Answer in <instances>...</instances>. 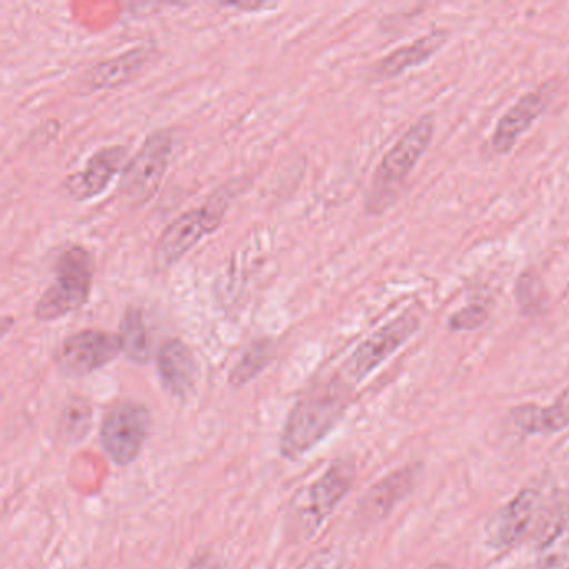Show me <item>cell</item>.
I'll return each instance as SVG.
<instances>
[{"label":"cell","instance_id":"6da1fadb","mask_svg":"<svg viewBox=\"0 0 569 569\" xmlns=\"http://www.w3.org/2000/svg\"><path fill=\"white\" fill-rule=\"evenodd\" d=\"M345 386L325 382L306 392L289 412L281 435L284 458L298 459L328 436L346 408Z\"/></svg>","mask_w":569,"mask_h":569},{"label":"cell","instance_id":"7a4b0ae2","mask_svg":"<svg viewBox=\"0 0 569 569\" xmlns=\"http://www.w3.org/2000/svg\"><path fill=\"white\" fill-rule=\"evenodd\" d=\"M432 136H435V122L431 116H425L418 119L386 152L376 169L371 191L366 202V208L371 214H378L391 204L406 179L415 171L416 166L431 146Z\"/></svg>","mask_w":569,"mask_h":569},{"label":"cell","instance_id":"3957f363","mask_svg":"<svg viewBox=\"0 0 569 569\" xmlns=\"http://www.w3.org/2000/svg\"><path fill=\"white\" fill-rule=\"evenodd\" d=\"M56 281L46 289L34 308L38 321H58L78 311L91 296L94 259L84 246L72 244L56 261Z\"/></svg>","mask_w":569,"mask_h":569},{"label":"cell","instance_id":"277c9868","mask_svg":"<svg viewBox=\"0 0 569 569\" xmlns=\"http://www.w3.org/2000/svg\"><path fill=\"white\" fill-rule=\"evenodd\" d=\"M171 154V132L156 131L146 138L134 158L126 164L124 171H122L119 192L124 202L132 208H141L151 202L164 181Z\"/></svg>","mask_w":569,"mask_h":569},{"label":"cell","instance_id":"5b68a950","mask_svg":"<svg viewBox=\"0 0 569 569\" xmlns=\"http://www.w3.org/2000/svg\"><path fill=\"white\" fill-rule=\"evenodd\" d=\"M228 209V199L212 198L199 208L189 209L176 218L159 238L154 261L159 269H168L181 261L206 236L221 226Z\"/></svg>","mask_w":569,"mask_h":569},{"label":"cell","instance_id":"8992f818","mask_svg":"<svg viewBox=\"0 0 569 569\" xmlns=\"http://www.w3.org/2000/svg\"><path fill=\"white\" fill-rule=\"evenodd\" d=\"M355 481V466L336 461L306 489L296 506V519L302 536H312L332 515Z\"/></svg>","mask_w":569,"mask_h":569},{"label":"cell","instance_id":"52a82bcc","mask_svg":"<svg viewBox=\"0 0 569 569\" xmlns=\"http://www.w3.org/2000/svg\"><path fill=\"white\" fill-rule=\"evenodd\" d=\"M151 428V415L142 405L121 402L106 415L101 445L118 466H128L141 455Z\"/></svg>","mask_w":569,"mask_h":569},{"label":"cell","instance_id":"ba28073f","mask_svg":"<svg viewBox=\"0 0 569 569\" xmlns=\"http://www.w3.org/2000/svg\"><path fill=\"white\" fill-rule=\"evenodd\" d=\"M419 329L418 316L405 312L388 325L372 332L365 342L358 346L346 362V372L351 381L359 382L368 378L382 362L388 361L398 349H401Z\"/></svg>","mask_w":569,"mask_h":569},{"label":"cell","instance_id":"9c48e42d","mask_svg":"<svg viewBox=\"0 0 569 569\" xmlns=\"http://www.w3.org/2000/svg\"><path fill=\"white\" fill-rule=\"evenodd\" d=\"M122 352L121 338L101 329H84L59 346L56 362L64 375L86 376L104 368Z\"/></svg>","mask_w":569,"mask_h":569},{"label":"cell","instance_id":"30bf717a","mask_svg":"<svg viewBox=\"0 0 569 569\" xmlns=\"http://www.w3.org/2000/svg\"><path fill=\"white\" fill-rule=\"evenodd\" d=\"M541 515V496L536 489H525L502 506L488 526L489 545L498 549L518 545Z\"/></svg>","mask_w":569,"mask_h":569},{"label":"cell","instance_id":"8fae6325","mask_svg":"<svg viewBox=\"0 0 569 569\" xmlns=\"http://www.w3.org/2000/svg\"><path fill=\"white\" fill-rule=\"evenodd\" d=\"M126 161H128L126 148L106 146L88 159L81 171L66 179V191L76 201L84 202L98 198L121 172Z\"/></svg>","mask_w":569,"mask_h":569},{"label":"cell","instance_id":"7c38bea8","mask_svg":"<svg viewBox=\"0 0 569 569\" xmlns=\"http://www.w3.org/2000/svg\"><path fill=\"white\" fill-rule=\"evenodd\" d=\"M158 369L162 382L176 398H188L199 378L198 359L181 339H168L159 349Z\"/></svg>","mask_w":569,"mask_h":569},{"label":"cell","instance_id":"4fadbf2b","mask_svg":"<svg viewBox=\"0 0 569 569\" xmlns=\"http://www.w3.org/2000/svg\"><path fill=\"white\" fill-rule=\"evenodd\" d=\"M545 111V96L541 92H528L522 96L496 126L491 148L496 154H508L532 122Z\"/></svg>","mask_w":569,"mask_h":569},{"label":"cell","instance_id":"5bb4252c","mask_svg":"<svg viewBox=\"0 0 569 569\" xmlns=\"http://www.w3.org/2000/svg\"><path fill=\"white\" fill-rule=\"evenodd\" d=\"M151 56L152 51L148 46H139L108 61H102L89 74V84L94 91H106V89L109 91V89L128 84L144 69Z\"/></svg>","mask_w":569,"mask_h":569},{"label":"cell","instance_id":"9a60e30c","mask_svg":"<svg viewBox=\"0 0 569 569\" xmlns=\"http://www.w3.org/2000/svg\"><path fill=\"white\" fill-rule=\"evenodd\" d=\"M445 42L446 34L441 31L422 36V38L416 39L411 44L396 49L395 52L381 59V61L376 64V72H378L381 78H396V76L402 74V72L408 71V69L425 64L426 61H429V59L445 46Z\"/></svg>","mask_w":569,"mask_h":569},{"label":"cell","instance_id":"2e32d148","mask_svg":"<svg viewBox=\"0 0 569 569\" xmlns=\"http://www.w3.org/2000/svg\"><path fill=\"white\" fill-rule=\"evenodd\" d=\"M515 422L528 435H555L569 425V388L548 408L521 406L515 411Z\"/></svg>","mask_w":569,"mask_h":569},{"label":"cell","instance_id":"e0dca14e","mask_svg":"<svg viewBox=\"0 0 569 569\" xmlns=\"http://www.w3.org/2000/svg\"><path fill=\"white\" fill-rule=\"evenodd\" d=\"M415 475L411 468L399 469L372 486L371 491L362 499V515L375 519L388 515L396 502L405 498L415 481Z\"/></svg>","mask_w":569,"mask_h":569},{"label":"cell","instance_id":"ac0fdd59","mask_svg":"<svg viewBox=\"0 0 569 569\" xmlns=\"http://www.w3.org/2000/svg\"><path fill=\"white\" fill-rule=\"evenodd\" d=\"M119 338H121L122 352L126 358L138 365H146L151 358V342H149L148 328H146L144 315L141 309H126L119 326Z\"/></svg>","mask_w":569,"mask_h":569},{"label":"cell","instance_id":"d6986e66","mask_svg":"<svg viewBox=\"0 0 569 569\" xmlns=\"http://www.w3.org/2000/svg\"><path fill=\"white\" fill-rule=\"evenodd\" d=\"M274 349L272 339L261 338L252 341L232 368L231 375H229V385L234 386V388H242L252 379L258 378L271 362Z\"/></svg>","mask_w":569,"mask_h":569},{"label":"cell","instance_id":"ffe728a7","mask_svg":"<svg viewBox=\"0 0 569 569\" xmlns=\"http://www.w3.org/2000/svg\"><path fill=\"white\" fill-rule=\"evenodd\" d=\"M92 426V408L84 398L72 396L66 401L61 415V435L69 442H79L88 436Z\"/></svg>","mask_w":569,"mask_h":569},{"label":"cell","instance_id":"44dd1931","mask_svg":"<svg viewBox=\"0 0 569 569\" xmlns=\"http://www.w3.org/2000/svg\"><path fill=\"white\" fill-rule=\"evenodd\" d=\"M486 319H488V309L485 306H468L449 319V328L452 331H472V329L481 328Z\"/></svg>","mask_w":569,"mask_h":569},{"label":"cell","instance_id":"7402d4cb","mask_svg":"<svg viewBox=\"0 0 569 569\" xmlns=\"http://www.w3.org/2000/svg\"><path fill=\"white\" fill-rule=\"evenodd\" d=\"M186 569H222V562L216 552L202 551L189 562Z\"/></svg>","mask_w":569,"mask_h":569},{"label":"cell","instance_id":"603a6c76","mask_svg":"<svg viewBox=\"0 0 569 569\" xmlns=\"http://www.w3.org/2000/svg\"><path fill=\"white\" fill-rule=\"evenodd\" d=\"M224 8L239 9V11H262V9L276 8L268 2H239V4H222Z\"/></svg>","mask_w":569,"mask_h":569},{"label":"cell","instance_id":"cb8c5ba5","mask_svg":"<svg viewBox=\"0 0 569 569\" xmlns=\"http://www.w3.org/2000/svg\"><path fill=\"white\" fill-rule=\"evenodd\" d=\"M12 319L11 318H4V321H2V335H8V331H9V325H12Z\"/></svg>","mask_w":569,"mask_h":569},{"label":"cell","instance_id":"d4e9b609","mask_svg":"<svg viewBox=\"0 0 569 569\" xmlns=\"http://www.w3.org/2000/svg\"><path fill=\"white\" fill-rule=\"evenodd\" d=\"M311 569H331L328 568V565H325V562H319V565H316L315 568Z\"/></svg>","mask_w":569,"mask_h":569},{"label":"cell","instance_id":"484cf974","mask_svg":"<svg viewBox=\"0 0 569 569\" xmlns=\"http://www.w3.org/2000/svg\"><path fill=\"white\" fill-rule=\"evenodd\" d=\"M431 569H446L445 566H432Z\"/></svg>","mask_w":569,"mask_h":569}]
</instances>
